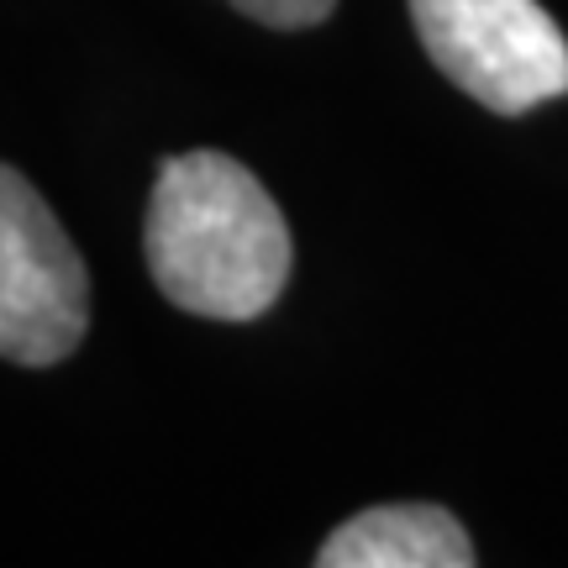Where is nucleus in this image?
<instances>
[{
  "instance_id": "2",
  "label": "nucleus",
  "mask_w": 568,
  "mask_h": 568,
  "mask_svg": "<svg viewBox=\"0 0 568 568\" xmlns=\"http://www.w3.org/2000/svg\"><path fill=\"white\" fill-rule=\"evenodd\" d=\"M90 332V268L53 205L0 163V358L63 364Z\"/></svg>"
},
{
  "instance_id": "3",
  "label": "nucleus",
  "mask_w": 568,
  "mask_h": 568,
  "mask_svg": "<svg viewBox=\"0 0 568 568\" xmlns=\"http://www.w3.org/2000/svg\"><path fill=\"white\" fill-rule=\"evenodd\" d=\"M410 21L447 80L500 116L568 95V38L537 0H410Z\"/></svg>"
},
{
  "instance_id": "5",
  "label": "nucleus",
  "mask_w": 568,
  "mask_h": 568,
  "mask_svg": "<svg viewBox=\"0 0 568 568\" xmlns=\"http://www.w3.org/2000/svg\"><path fill=\"white\" fill-rule=\"evenodd\" d=\"M226 6L258 27H274V32H305L337 11V0H226Z\"/></svg>"
},
{
  "instance_id": "1",
  "label": "nucleus",
  "mask_w": 568,
  "mask_h": 568,
  "mask_svg": "<svg viewBox=\"0 0 568 568\" xmlns=\"http://www.w3.org/2000/svg\"><path fill=\"white\" fill-rule=\"evenodd\" d=\"M142 253L163 301L211 322L264 316L295 268V243L274 195L253 169L216 148L159 163Z\"/></svg>"
},
{
  "instance_id": "4",
  "label": "nucleus",
  "mask_w": 568,
  "mask_h": 568,
  "mask_svg": "<svg viewBox=\"0 0 568 568\" xmlns=\"http://www.w3.org/2000/svg\"><path fill=\"white\" fill-rule=\"evenodd\" d=\"M311 568H474V542L443 506H374L347 516Z\"/></svg>"
}]
</instances>
